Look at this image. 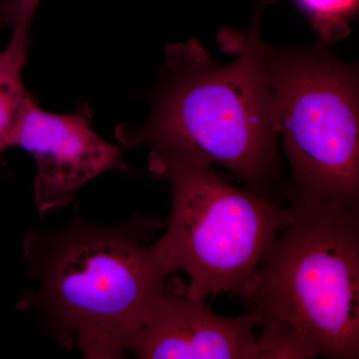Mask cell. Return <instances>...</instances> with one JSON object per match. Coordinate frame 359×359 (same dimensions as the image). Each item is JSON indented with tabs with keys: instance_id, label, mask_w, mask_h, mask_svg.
Listing matches in <instances>:
<instances>
[{
	"instance_id": "4",
	"label": "cell",
	"mask_w": 359,
	"mask_h": 359,
	"mask_svg": "<svg viewBox=\"0 0 359 359\" xmlns=\"http://www.w3.org/2000/svg\"><path fill=\"white\" fill-rule=\"evenodd\" d=\"M149 170L172 188L166 231L154 242L165 268L188 275L190 299L241 297L266 250L294 221V208L231 185L193 153L151 149Z\"/></svg>"
},
{
	"instance_id": "8",
	"label": "cell",
	"mask_w": 359,
	"mask_h": 359,
	"mask_svg": "<svg viewBox=\"0 0 359 359\" xmlns=\"http://www.w3.org/2000/svg\"><path fill=\"white\" fill-rule=\"evenodd\" d=\"M30 36L13 32L0 52V155L11 149L14 132L36 99L23 84Z\"/></svg>"
},
{
	"instance_id": "9",
	"label": "cell",
	"mask_w": 359,
	"mask_h": 359,
	"mask_svg": "<svg viewBox=\"0 0 359 359\" xmlns=\"http://www.w3.org/2000/svg\"><path fill=\"white\" fill-rule=\"evenodd\" d=\"M302 6L314 14L316 26L330 39L332 22L339 25V18L353 11L358 0H299Z\"/></svg>"
},
{
	"instance_id": "3",
	"label": "cell",
	"mask_w": 359,
	"mask_h": 359,
	"mask_svg": "<svg viewBox=\"0 0 359 359\" xmlns=\"http://www.w3.org/2000/svg\"><path fill=\"white\" fill-rule=\"evenodd\" d=\"M242 297L259 316L261 359L359 358V218L337 202L290 205Z\"/></svg>"
},
{
	"instance_id": "11",
	"label": "cell",
	"mask_w": 359,
	"mask_h": 359,
	"mask_svg": "<svg viewBox=\"0 0 359 359\" xmlns=\"http://www.w3.org/2000/svg\"><path fill=\"white\" fill-rule=\"evenodd\" d=\"M14 13L11 0H0V28L13 27Z\"/></svg>"
},
{
	"instance_id": "6",
	"label": "cell",
	"mask_w": 359,
	"mask_h": 359,
	"mask_svg": "<svg viewBox=\"0 0 359 359\" xmlns=\"http://www.w3.org/2000/svg\"><path fill=\"white\" fill-rule=\"evenodd\" d=\"M21 148L36 163L34 205L45 216L76 201L90 181L107 171L129 172L122 146L94 131L89 110L56 114L33 104L14 132L11 148Z\"/></svg>"
},
{
	"instance_id": "1",
	"label": "cell",
	"mask_w": 359,
	"mask_h": 359,
	"mask_svg": "<svg viewBox=\"0 0 359 359\" xmlns=\"http://www.w3.org/2000/svg\"><path fill=\"white\" fill-rule=\"evenodd\" d=\"M165 226L136 212L115 226L76 215L57 230L28 231L22 247L30 285L18 309L36 311L45 334L84 358H126L172 275L150 244Z\"/></svg>"
},
{
	"instance_id": "10",
	"label": "cell",
	"mask_w": 359,
	"mask_h": 359,
	"mask_svg": "<svg viewBox=\"0 0 359 359\" xmlns=\"http://www.w3.org/2000/svg\"><path fill=\"white\" fill-rule=\"evenodd\" d=\"M41 0H11L14 13L13 32L30 36L34 14Z\"/></svg>"
},
{
	"instance_id": "2",
	"label": "cell",
	"mask_w": 359,
	"mask_h": 359,
	"mask_svg": "<svg viewBox=\"0 0 359 359\" xmlns=\"http://www.w3.org/2000/svg\"><path fill=\"white\" fill-rule=\"evenodd\" d=\"M257 27L226 29L221 44L237 54L229 65L214 60L196 40L171 44L141 125L121 124L122 148L148 146L190 152L228 170L248 190L283 202L278 122L259 56Z\"/></svg>"
},
{
	"instance_id": "5",
	"label": "cell",
	"mask_w": 359,
	"mask_h": 359,
	"mask_svg": "<svg viewBox=\"0 0 359 359\" xmlns=\"http://www.w3.org/2000/svg\"><path fill=\"white\" fill-rule=\"evenodd\" d=\"M290 176V205L340 203L359 214L358 73L323 46L259 42Z\"/></svg>"
},
{
	"instance_id": "7",
	"label": "cell",
	"mask_w": 359,
	"mask_h": 359,
	"mask_svg": "<svg viewBox=\"0 0 359 359\" xmlns=\"http://www.w3.org/2000/svg\"><path fill=\"white\" fill-rule=\"evenodd\" d=\"M259 316L237 318L212 311L187 295V285L172 273L147 321L130 342L128 353L140 359H261Z\"/></svg>"
}]
</instances>
